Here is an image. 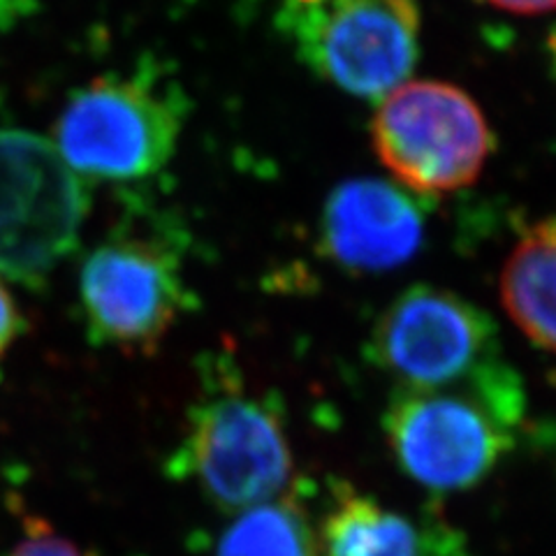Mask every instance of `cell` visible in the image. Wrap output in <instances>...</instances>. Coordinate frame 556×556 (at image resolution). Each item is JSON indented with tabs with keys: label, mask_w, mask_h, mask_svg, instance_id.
Masks as SVG:
<instances>
[{
	"label": "cell",
	"mask_w": 556,
	"mask_h": 556,
	"mask_svg": "<svg viewBox=\"0 0 556 556\" xmlns=\"http://www.w3.org/2000/svg\"><path fill=\"white\" fill-rule=\"evenodd\" d=\"M501 302L521 332L556 355V218L531 225L508 255Z\"/></svg>",
	"instance_id": "11"
},
{
	"label": "cell",
	"mask_w": 556,
	"mask_h": 556,
	"mask_svg": "<svg viewBox=\"0 0 556 556\" xmlns=\"http://www.w3.org/2000/svg\"><path fill=\"white\" fill-rule=\"evenodd\" d=\"M378 159L415 193H450L478 179L492 132L478 102L445 81H404L371 124Z\"/></svg>",
	"instance_id": "6"
},
{
	"label": "cell",
	"mask_w": 556,
	"mask_h": 556,
	"mask_svg": "<svg viewBox=\"0 0 556 556\" xmlns=\"http://www.w3.org/2000/svg\"><path fill=\"white\" fill-rule=\"evenodd\" d=\"M184 121L186 93L147 63L130 77L93 79L70 98L56 149L79 177L135 181L169 163Z\"/></svg>",
	"instance_id": "3"
},
{
	"label": "cell",
	"mask_w": 556,
	"mask_h": 556,
	"mask_svg": "<svg viewBox=\"0 0 556 556\" xmlns=\"http://www.w3.org/2000/svg\"><path fill=\"white\" fill-rule=\"evenodd\" d=\"M492 318L459 294L410 288L374 327L371 357L402 390H439L471 380L501 359Z\"/></svg>",
	"instance_id": "8"
},
{
	"label": "cell",
	"mask_w": 556,
	"mask_h": 556,
	"mask_svg": "<svg viewBox=\"0 0 556 556\" xmlns=\"http://www.w3.org/2000/svg\"><path fill=\"white\" fill-rule=\"evenodd\" d=\"M22 332H24L22 311L14 304L8 288L0 283V367H3L5 355L10 353V348L14 345L16 339H20Z\"/></svg>",
	"instance_id": "14"
},
{
	"label": "cell",
	"mask_w": 556,
	"mask_h": 556,
	"mask_svg": "<svg viewBox=\"0 0 556 556\" xmlns=\"http://www.w3.org/2000/svg\"><path fill=\"white\" fill-rule=\"evenodd\" d=\"M554 56H556V40H554Z\"/></svg>",
	"instance_id": "16"
},
{
	"label": "cell",
	"mask_w": 556,
	"mask_h": 556,
	"mask_svg": "<svg viewBox=\"0 0 556 556\" xmlns=\"http://www.w3.org/2000/svg\"><path fill=\"white\" fill-rule=\"evenodd\" d=\"M5 556H98L61 535L40 517H26L24 538Z\"/></svg>",
	"instance_id": "13"
},
{
	"label": "cell",
	"mask_w": 556,
	"mask_h": 556,
	"mask_svg": "<svg viewBox=\"0 0 556 556\" xmlns=\"http://www.w3.org/2000/svg\"><path fill=\"white\" fill-rule=\"evenodd\" d=\"M206 390L188 413V427L167 459V473L190 482L223 513H241L276 498L292 476L283 413L274 399L243 390L235 371H208Z\"/></svg>",
	"instance_id": "2"
},
{
	"label": "cell",
	"mask_w": 556,
	"mask_h": 556,
	"mask_svg": "<svg viewBox=\"0 0 556 556\" xmlns=\"http://www.w3.org/2000/svg\"><path fill=\"white\" fill-rule=\"evenodd\" d=\"M214 556H320V543L302 501L288 494L241 510Z\"/></svg>",
	"instance_id": "12"
},
{
	"label": "cell",
	"mask_w": 556,
	"mask_h": 556,
	"mask_svg": "<svg viewBox=\"0 0 556 556\" xmlns=\"http://www.w3.org/2000/svg\"><path fill=\"white\" fill-rule=\"evenodd\" d=\"M278 26L313 73L345 93L378 98L415 65L420 12L413 0H286Z\"/></svg>",
	"instance_id": "5"
},
{
	"label": "cell",
	"mask_w": 556,
	"mask_h": 556,
	"mask_svg": "<svg viewBox=\"0 0 556 556\" xmlns=\"http://www.w3.org/2000/svg\"><path fill=\"white\" fill-rule=\"evenodd\" d=\"M89 190L56 144L28 130H0V276L38 288L75 253Z\"/></svg>",
	"instance_id": "4"
},
{
	"label": "cell",
	"mask_w": 556,
	"mask_h": 556,
	"mask_svg": "<svg viewBox=\"0 0 556 556\" xmlns=\"http://www.w3.org/2000/svg\"><path fill=\"white\" fill-rule=\"evenodd\" d=\"M86 332L96 345L151 355L195 302L167 241L121 235L104 239L79 274Z\"/></svg>",
	"instance_id": "7"
},
{
	"label": "cell",
	"mask_w": 556,
	"mask_h": 556,
	"mask_svg": "<svg viewBox=\"0 0 556 556\" xmlns=\"http://www.w3.org/2000/svg\"><path fill=\"white\" fill-rule=\"evenodd\" d=\"M486 3L515 14H543L556 10V0H486Z\"/></svg>",
	"instance_id": "15"
},
{
	"label": "cell",
	"mask_w": 556,
	"mask_h": 556,
	"mask_svg": "<svg viewBox=\"0 0 556 556\" xmlns=\"http://www.w3.org/2000/svg\"><path fill=\"white\" fill-rule=\"evenodd\" d=\"M325 247L351 269L380 271L408 263L422 243L417 204L402 188L378 179L339 186L325 206Z\"/></svg>",
	"instance_id": "9"
},
{
	"label": "cell",
	"mask_w": 556,
	"mask_h": 556,
	"mask_svg": "<svg viewBox=\"0 0 556 556\" xmlns=\"http://www.w3.org/2000/svg\"><path fill=\"white\" fill-rule=\"evenodd\" d=\"M525 413L517 374L496 364L439 390H399L386 415L392 455L431 492H464L501 464Z\"/></svg>",
	"instance_id": "1"
},
{
	"label": "cell",
	"mask_w": 556,
	"mask_h": 556,
	"mask_svg": "<svg viewBox=\"0 0 556 556\" xmlns=\"http://www.w3.org/2000/svg\"><path fill=\"white\" fill-rule=\"evenodd\" d=\"M323 556H473L466 535L439 515H404L343 490L320 533Z\"/></svg>",
	"instance_id": "10"
}]
</instances>
